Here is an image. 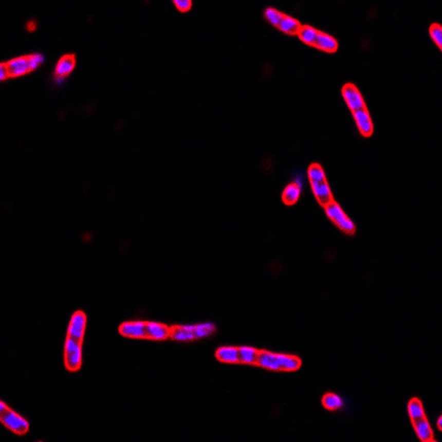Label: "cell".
<instances>
[{"label":"cell","mask_w":442,"mask_h":442,"mask_svg":"<svg viewBox=\"0 0 442 442\" xmlns=\"http://www.w3.org/2000/svg\"><path fill=\"white\" fill-rule=\"evenodd\" d=\"M278 28L286 34H298L301 29V25L296 18L287 16V14H283Z\"/></svg>","instance_id":"cell-18"},{"label":"cell","mask_w":442,"mask_h":442,"mask_svg":"<svg viewBox=\"0 0 442 442\" xmlns=\"http://www.w3.org/2000/svg\"><path fill=\"white\" fill-rule=\"evenodd\" d=\"M322 403L327 410H338L344 406V401L342 398L335 394H327L324 396Z\"/></svg>","instance_id":"cell-22"},{"label":"cell","mask_w":442,"mask_h":442,"mask_svg":"<svg viewBox=\"0 0 442 442\" xmlns=\"http://www.w3.org/2000/svg\"><path fill=\"white\" fill-rule=\"evenodd\" d=\"M35 27H36L35 21H29L28 24H27V29H28L29 31H33L34 29H35Z\"/></svg>","instance_id":"cell-32"},{"label":"cell","mask_w":442,"mask_h":442,"mask_svg":"<svg viewBox=\"0 0 442 442\" xmlns=\"http://www.w3.org/2000/svg\"><path fill=\"white\" fill-rule=\"evenodd\" d=\"M307 177L309 182H322L326 180V175L324 169L319 164H312L307 169Z\"/></svg>","instance_id":"cell-24"},{"label":"cell","mask_w":442,"mask_h":442,"mask_svg":"<svg viewBox=\"0 0 442 442\" xmlns=\"http://www.w3.org/2000/svg\"><path fill=\"white\" fill-rule=\"evenodd\" d=\"M319 30H316L315 28L311 27V26H301V29L298 32L299 38L301 39V41H303L307 46H312L314 44V41L316 39V35H318Z\"/></svg>","instance_id":"cell-21"},{"label":"cell","mask_w":442,"mask_h":442,"mask_svg":"<svg viewBox=\"0 0 442 442\" xmlns=\"http://www.w3.org/2000/svg\"><path fill=\"white\" fill-rule=\"evenodd\" d=\"M294 183H296V185L299 187V188H301L302 189V187H303V185H304V181H303V177H298V178L294 180Z\"/></svg>","instance_id":"cell-31"},{"label":"cell","mask_w":442,"mask_h":442,"mask_svg":"<svg viewBox=\"0 0 442 442\" xmlns=\"http://www.w3.org/2000/svg\"><path fill=\"white\" fill-rule=\"evenodd\" d=\"M311 187L316 200L323 207H325L330 201H333V196H332V190L327 180L322 182H311Z\"/></svg>","instance_id":"cell-10"},{"label":"cell","mask_w":442,"mask_h":442,"mask_svg":"<svg viewBox=\"0 0 442 442\" xmlns=\"http://www.w3.org/2000/svg\"><path fill=\"white\" fill-rule=\"evenodd\" d=\"M216 326L212 323H202V324H197L195 325V336L196 340L199 338H205L212 333H215Z\"/></svg>","instance_id":"cell-25"},{"label":"cell","mask_w":442,"mask_h":442,"mask_svg":"<svg viewBox=\"0 0 442 442\" xmlns=\"http://www.w3.org/2000/svg\"><path fill=\"white\" fill-rule=\"evenodd\" d=\"M301 196V188H299L296 183H290L287 185L282 194V200L286 205H294L296 204Z\"/></svg>","instance_id":"cell-20"},{"label":"cell","mask_w":442,"mask_h":442,"mask_svg":"<svg viewBox=\"0 0 442 442\" xmlns=\"http://www.w3.org/2000/svg\"><path fill=\"white\" fill-rule=\"evenodd\" d=\"M353 116H354V120L356 122L357 128L360 134L365 137L371 136L374 132V124L372 121L371 114L367 110V108L356 110V112L353 113Z\"/></svg>","instance_id":"cell-6"},{"label":"cell","mask_w":442,"mask_h":442,"mask_svg":"<svg viewBox=\"0 0 442 442\" xmlns=\"http://www.w3.org/2000/svg\"><path fill=\"white\" fill-rule=\"evenodd\" d=\"M0 420L6 428L13 433L25 434L29 430V423L27 420L9 408L3 414H0Z\"/></svg>","instance_id":"cell-3"},{"label":"cell","mask_w":442,"mask_h":442,"mask_svg":"<svg viewBox=\"0 0 442 442\" xmlns=\"http://www.w3.org/2000/svg\"><path fill=\"white\" fill-rule=\"evenodd\" d=\"M7 409H8L7 404L5 402H0V414H3V412H5Z\"/></svg>","instance_id":"cell-33"},{"label":"cell","mask_w":442,"mask_h":442,"mask_svg":"<svg viewBox=\"0 0 442 442\" xmlns=\"http://www.w3.org/2000/svg\"><path fill=\"white\" fill-rule=\"evenodd\" d=\"M313 47L324 51V52L332 53V52H335V51L338 49V43L336 39L333 38L332 35L325 32L319 31L318 35H316Z\"/></svg>","instance_id":"cell-12"},{"label":"cell","mask_w":442,"mask_h":442,"mask_svg":"<svg viewBox=\"0 0 442 442\" xmlns=\"http://www.w3.org/2000/svg\"><path fill=\"white\" fill-rule=\"evenodd\" d=\"M216 357L221 363L227 364H238L240 363L239 348L232 346H224L216 352Z\"/></svg>","instance_id":"cell-14"},{"label":"cell","mask_w":442,"mask_h":442,"mask_svg":"<svg viewBox=\"0 0 442 442\" xmlns=\"http://www.w3.org/2000/svg\"><path fill=\"white\" fill-rule=\"evenodd\" d=\"M326 216L333 221V223L340 228L342 231L348 234H353L355 232V225L353 221L346 216V213L342 209V207L336 201H330L325 207Z\"/></svg>","instance_id":"cell-2"},{"label":"cell","mask_w":442,"mask_h":442,"mask_svg":"<svg viewBox=\"0 0 442 442\" xmlns=\"http://www.w3.org/2000/svg\"><path fill=\"white\" fill-rule=\"evenodd\" d=\"M412 422H414V429L417 433V437L420 440L423 442H429L433 440V432L431 429V426L428 420L426 419V417Z\"/></svg>","instance_id":"cell-16"},{"label":"cell","mask_w":442,"mask_h":442,"mask_svg":"<svg viewBox=\"0 0 442 442\" xmlns=\"http://www.w3.org/2000/svg\"><path fill=\"white\" fill-rule=\"evenodd\" d=\"M6 64L7 71L8 75L11 78H17L26 75L29 71H31L30 64H29V59L28 57H19L12 60L8 61Z\"/></svg>","instance_id":"cell-8"},{"label":"cell","mask_w":442,"mask_h":442,"mask_svg":"<svg viewBox=\"0 0 442 442\" xmlns=\"http://www.w3.org/2000/svg\"><path fill=\"white\" fill-rule=\"evenodd\" d=\"M256 365L260 366L262 368H265V370L269 371H281V368H280V365L278 363V359L274 353H270V352H259V355H257V360H256Z\"/></svg>","instance_id":"cell-15"},{"label":"cell","mask_w":442,"mask_h":442,"mask_svg":"<svg viewBox=\"0 0 442 442\" xmlns=\"http://www.w3.org/2000/svg\"><path fill=\"white\" fill-rule=\"evenodd\" d=\"M64 365L70 372L80 370L82 366V341L66 337L64 343Z\"/></svg>","instance_id":"cell-1"},{"label":"cell","mask_w":442,"mask_h":442,"mask_svg":"<svg viewBox=\"0 0 442 442\" xmlns=\"http://www.w3.org/2000/svg\"><path fill=\"white\" fill-rule=\"evenodd\" d=\"M437 426H438V428H439L440 430L442 429V417H439L438 422H437Z\"/></svg>","instance_id":"cell-34"},{"label":"cell","mask_w":442,"mask_h":442,"mask_svg":"<svg viewBox=\"0 0 442 442\" xmlns=\"http://www.w3.org/2000/svg\"><path fill=\"white\" fill-rule=\"evenodd\" d=\"M342 95L346 102V104H347L348 108L352 110V112H356V110L366 108L365 106V101L362 97V94L358 91V88L352 84H345L342 88Z\"/></svg>","instance_id":"cell-4"},{"label":"cell","mask_w":442,"mask_h":442,"mask_svg":"<svg viewBox=\"0 0 442 442\" xmlns=\"http://www.w3.org/2000/svg\"><path fill=\"white\" fill-rule=\"evenodd\" d=\"M275 356L281 371L294 372L301 367V360L296 356L285 355V354H275Z\"/></svg>","instance_id":"cell-17"},{"label":"cell","mask_w":442,"mask_h":442,"mask_svg":"<svg viewBox=\"0 0 442 442\" xmlns=\"http://www.w3.org/2000/svg\"><path fill=\"white\" fill-rule=\"evenodd\" d=\"M86 327V315L78 311L71 316V320L68 327V337L75 338L78 341H82L85 334Z\"/></svg>","instance_id":"cell-5"},{"label":"cell","mask_w":442,"mask_h":442,"mask_svg":"<svg viewBox=\"0 0 442 442\" xmlns=\"http://www.w3.org/2000/svg\"><path fill=\"white\" fill-rule=\"evenodd\" d=\"M408 412H409V417L412 421H416V420L425 418V410H423L422 403L420 400L416 399V398L415 399H412L409 401Z\"/></svg>","instance_id":"cell-23"},{"label":"cell","mask_w":442,"mask_h":442,"mask_svg":"<svg viewBox=\"0 0 442 442\" xmlns=\"http://www.w3.org/2000/svg\"><path fill=\"white\" fill-rule=\"evenodd\" d=\"M171 336V328L156 322L146 323V338L153 341H165Z\"/></svg>","instance_id":"cell-9"},{"label":"cell","mask_w":442,"mask_h":442,"mask_svg":"<svg viewBox=\"0 0 442 442\" xmlns=\"http://www.w3.org/2000/svg\"><path fill=\"white\" fill-rule=\"evenodd\" d=\"M257 355H259V351H256L253 347H248V346L239 347V357L241 364L256 365Z\"/></svg>","instance_id":"cell-19"},{"label":"cell","mask_w":442,"mask_h":442,"mask_svg":"<svg viewBox=\"0 0 442 442\" xmlns=\"http://www.w3.org/2000/svg\"><path fill=\"white\" fill-rule=\"evenodd\" d=\"M429 33L433 42L437 44V47L441 50L442 49V28L440 25L434 24L430 27Z\"/></svg>","instance_id":"cell-27"},{"label":"cell","mask_w":442,"mask_h":442,"mask_svg":"<svg viewBox=\"0 0 442 442\" xmlns=\"http://www.w3.org/2000/svg\"><path fill=\"white\" fill-rule=\"evenodd\" d=\"M29 59V64H30L31 71L38 68V66L43 62V57L40 53H34L31 56H28Z\"/></svg>","instance_id":"cell-28"},{"label":"cell","mask_w":442,"mask_h":442,"mask_svg":"<svg viewBox=\"0 0 442 442\" xmlns=\"http://www.w3.org/2000/svg\"><path fill=\"white\" fill-rule=\"evenodd\" d=\"M174 5L179 11L185 12L191 8L193 3H191L190 0H174Z\"/></svg>","instance_id":"cell-29"},{"label":"cell","mask_w":442,"mask_h":442,"mask_svg":"<svg viewBox=\"0 0 442 442\" xmlns=\"http://www.w3.org/2000/svg\"><path fill=\"white\" fill-rule=\"evenodd\" d=\"M264 17L272 26H274L278 28L280 21H281V19L283 17V13L278 11L274 8H268V9H265V11H264Z\"/></svg>","instance_id":"cell-26"},{"label":"cell","mask_w":442,"mask_h":442,"mask_svg":"<svg viewBox=\"0 0 442 442\" xmlns=\"http://www.w3.org/2000/svg\"><path fill=\"white\" fill-rule=\"evenodd\" d=\"M120 334L128 338H146V323L142 321L125 322L120 326Z\"/></svg>","instance_id":"cell-7"},{"label":"cell","mask_w":442,"mask_h":442,"mask_svg":"<svg viewBox=\"0 0 442 442\" xmlns=\"http://www.w3.org/2000/svg\"><path fill=\"white\" fill-rule=\"evenodd\" d=\"M174 341L177 342H190L195 341V325H181L174 326L171 328V336Z\"/></svg>","instance_id":"cell-13"},{"label":"cell","mask_w":442,"mask_h":442,"mask_svg":"<svg viewBox=\"0 0 442 442\" xmlns=\"http://www.w3.org/2000/svg\"><path fill=\"white\" fill-rule=\"evenodd\" d=\"M76 66V58L73 54L63 56L56 65L54 77L57 80H63L68 77Z\"/></svg>","instance_id":"cell-11"},{"label":"cell","mask_w":442,"mask_h":442,"mask_svg":"<svg viewBox=\"0 0 442 442\" xmlns=\"http://www.w3.org/2000/svg\"><path fill=\"white\" fill-rule=\"evenodd\" d=\"M9 77V75H8V71H7V68H6V64L5 63H3L2 64V66H0V80L2 81H5L7 78Z\"/></svg>","instance_id":"cell-30"}]
</instances>
